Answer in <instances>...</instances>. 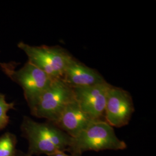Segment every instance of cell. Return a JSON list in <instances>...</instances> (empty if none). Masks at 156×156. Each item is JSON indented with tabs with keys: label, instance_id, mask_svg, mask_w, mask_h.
<instances>
[{
	"label": "cell",
	"instance_id": "cell-1",
	"mask_svg": "<svg viewBox=\"0 0 156 156\" xmlns=\"http://www.w3.org/2000/svg\"><path fill=\"white\" fill-rule=\"evenodd\" d=\"M21 131L28 140L27 154L30 156H47L57 151H67L72 137L50 122L38 123L24 116Z\"/></svg>",
	"mask_w": 156,
	"mask_h": 156
},
{
	"label": "cell",
	"instance_id": "cell-2",
	"mask_svg": "<svg viewBox=\"0 0 156 156\" xmlns=\"http://www.w3.org/2000/svg\"><path fill=\"white\" fill-rule=\"evenodd\" d=\"M126 147L127 144L117 138L113 127L104 120H97L72 138L67 151L81 156L87 151H119Z\"/></svg>",
	"mask_w": 156,
	"mask_h": 156
},
{
	"label": "cell",
	"instance_id": "cell-3",
	"mask_svg": "<svg viewBox=\"0 0 156 156\" xmlns=\"http://www.w3.org/2000/svg\"><path fill=\"white\" fill-rule=\"evenodd\" d=\"M74 100L73 88L62 79L56 78L29 108L34 116L54 123L67 105Z\"/></svg>",
	"mask_w": 156,
	"mask_h": 156
},
{
	"label": "cell",
	"instance_id": "cell-4",
	"mask_svg": "<svg viewBox=\"0 0 156 156\" xmlns=\"http://www.w3.org/2000/svg\"><path fill=\"white\" fill-rule=\"evenodd\" d=\"M31 62L53 78L61 79L73 56L59 46H31L23 42L17 44Z\"/></svg>",
	"mask_w": 156,
	"mask_h": 156
},
{
	"label": "cell",
	"instance_id": "cell-5",
	"mask_svg": "<svg viewBox=\"0 0 156 156\" xmlns=\"http://www.w3.org/2000/svg\"><path fill=\"white\" fill-rule=\"evenodd\" d=\"M0 66L2 71L22 88L28 106L56 79L50 77L28 61L19 70H15L13 63L1 62Z\"/></svg>",
	"mask_w": 156,
	"mask_h": 156
},
{
	"label": "cell",
	"instance_id": "cell-6",
	"mask_svg": "<svg viewBox=\"0 0 156 156\" xmlns=\"http://www.w3.org/2000/svg\"><path fill=\"white\" fill-rule=\"evenodd\" d=\"M135 111L134 102L127 91L111 85L108 91L104 120L112 127L127 125Z\"/></svg>",
	"mask_w": 156,
	"mask_h": 156
},
{
	"label": "cell",
	"instance_id": "cell-7",
	"mask_svg": "<svg viewBox=\"0 0 156 156\" xmlns=\"http://www.w3.org/2000/svg\"><path fill=\"white\" fill-rule=\"evenodd\" d=\"M111 86L107 82L94 86L73 88L75 99L82 109L96 120H104L108 91Z\"/></svg>",
	"mask_w": 156,
	"mask_h": 156
},
{
	"label": "cell",
	"instance_id": "cell-8",
	"mask_svg": "<svg viewBox=\"0 0 156 156\" xmlns=\"http://www.w3.org/2000/svg\"><path fill=\"white\" fill-rule=\"evenodd\" d=\"M61 79L71 88L91 86L106 82L98 71L86 66L74 57L67 64Z\"/></svg>",
	"mask_w": 156,
	"mask_h": 156
},
{
	"label": "cell",
	"instance_id": "cell-9",
	"mask_svg": "<svg viewBox=\"0 0 156 156\" xmlns=\"http://www.w3.org/2000/svg\"><path fill=\"white\" fill-rule=\"evenodd\" d=\"M95 121L97 120L82 109L75 99L67 105L54 124L70 136L74 138Z\"/></svg>",
	"mask_w": 156,
	"mask_h": 156
},
{
	"label": "cell",
	"instance_id": "cell-10",
	"mask_svg": "<svg viewBox=\"0 0 156 156\" xmlns=\"http://www.w3.org/2000/svg\"><path fill=\"white\" fill-rule=\"evenodd\" d=\"M17 138L15 135L7 132L0 136V156H16Z\"/></svg>",
	"mask_w": 156,
	"mask_h": 156
},
{
	"label": "cell",
	"instance_id": "cell-11",
	"mask_svg": "<svg viewBox=\"0 0 156 156\" xmlns=\"http://www.w3.org/2000/svg\"><path fill=\"white\" fill-rule=\"evenodd\" d=\"M15 102H6L5 95L0 93V131L5 128L9 122V116L8 112L15 109Z\"/></svg>",
	"mask_w": 156,
	"mask_h": 156
},
{
	"label": "cell",
	"instance_id": "cell-12",
	"mask_svg": "<svg viewBox=\"0 0 156 156\" xmlns=\"http://www.w3.org/2000/svg\"><path fill=\"white\" fill-rule=\"evenodd\" d=\"M48 156H81L80 155H76V154H67L65 151H57V152H55L54 153H52L51 154H49Z\"/></svg>",
	"mask_w": 156,
	"mask_h": 156
},
{
	"label": "cell",
	"instance_id": "cell-13",
	"mask_svg": "<svg viewBox=\"0 0 156 156\" xmlns=\"http://www.w3.org/2000/svg\"><path fill=\"white\" fill-rule=\"evenodd\" d=\"M16 156H30L27 153H24L22 151H17Z\"/></svg>",
	"mask_w": 156,
	"mask_h": 156
}]
</instances>
